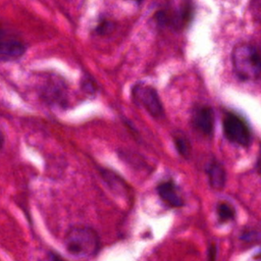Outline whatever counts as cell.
Listing matches in <instances>:
<instances>
[{"instance_id": "cell-1", "label": "cell", "mask_w": 261, "mask_h": 261, "mask_svg": "<svg viewBox=\"0 0 261 261\" xmlns=\"http://www.w3.org/2000/svg\"><path fill=\"white\" fill-rule=\"evenodd\" d=\"M64 246L66 251L74 257H93L99 252L100 238L91 226L73 225L65 233Z\"/></svg>"}, {"instance_id": "cell-2", "label": "cell", "mask_w": 261, "mask_h": 261, "mask_svg": "<svg viewBox=\"0 0 261 261\" xmlns=\"http://www.w3.org/2000/svg\"><path fill=\"white\" fill-rule=\"evenodd\" d=\"M236 75L242 81H258L260 77V54L258 49L248 43L237 45L231 53Z\"/></svg>"}, {"instance_id": "cell-3", "label": "cell", "mask_w": 261, "mask_h": 261, "mask_svg": "<svg viewBox=\"0 0 261 261\" xmlns=\"http://www.w3.org/2000/svg\"><path fill=\"white\" fill-rule=\"evenodd\" d=\"M225 139L237 146L247 148L252 144L253 133L247 121L234 112H226L222 119Z\"/></svg>"}, {"instance_id": "cell-4", "label": "cell", "mask_w": 261, "mask_h": 261, "mask_svg": "<svg viewBox=\"0 0 261 261\" xmlns=\"http://www.w3.org/2000/svg\"><path fill=\"white\" fill-rule=\"evenodd\" d=\"M132 99L139 106L144 108L152 117L160 119L164 116L163 104L157 91L146 84L138 83L132 89Z\"/></svg>"}, {"instance_id": "cell-5", "label": "cell", "mask_w": 261, "mask_h": 261, "mask_svg": "<svg viewBox=\"0 0 261 261\" xmlns=\"http://www.w3.org/2000/svg\"><path fill=\"white\" fill-rule=\"evenodd\" d=\"M214 112L210 106L198 105L193 109L191 123L198 134L211 138L214 132Z\"/></svg>"}, {"instance_id": "cell-6", "label": "cell", "mask_w": 261, "mask_h": 261, "mask_svg": "<svg viewBox=\"0 0 261 261\" xmlns=\"http://www.w3.org/2000/svg\"><path fill=\"white\" fill-rule=\"evenodd\" d=\"M156 192L159 198L171 208H179L185 205V200L179 187L172 178L160 181L156 187Z\"/></svg>"}, {"instance_id": "cell-7", "label": "cell", "mask_w": 261, "mask_h": 261, "mask_svg": "<svg viewBox=\"0 0 261 261\" xmlns=\"http://www.w3.org/2000/svg\"><path fill=\"white\" fill-rule=\"evenodd\" d=\"M206 174L210 187L213 190L220 191L224 188L226 184V170L224 166L218 161H211L206 168Z\"/></svg>"}, {"instance_id": "cell-8", "label": "cell", "mask_w": 261, "mask_h": 261, "mask_svg": "<svg viewBox=\"0 0 261 261\" xmlns=\"http://www.w3.org/2000/svg\"><path fill=\"white\" fill-rule=\"evenodd\" d=\"M25 47L18 41L0 40V61H10L19 58Z\"/></svg>"}, {"instance_id": "cell-9", "label": "cell", "mask_w": 261, "mask_h": 261, "mask_svg": "<svg viewBox=\"0 0 261 261\" xmlns=\"http://www.w3.org/2000/svg\"><path fill=\"white\" fill-rule=\"evenodd\" d=\"M216 214L220 222L231 221L236 218V209L228 202L222 201L216 205Z\"/></svg>"}, {"instance_id": "cell-10", "label": "cell", "mask_w": 261, "mask_h": 261, "mask_svg": "<svg viewBox=\"0 0 261 261\" xmlns=\"http://www.w3.org/2000/svg\"><path fill=\"white\" fill-rule=\"evenodd\" d=\"M173 143H174V147L177 151V153L184 157V158H188L191 154V144L190 141L188 139V137L182 134V133H178L175 134L173 136Z\"/></svg>"}, {"instance_id": "cell-11", "label": "cell", "mask_w": 261, "mask_h": 261, "mask_svg": "<svg viewBox=\"0 0 261 261\" xmlns=\"http://www.w3.org/2000/svg\"><path fill=\"white\" fill-rule=\"evenodd\" d=\"M241 240L248 243H258L259 232L254 228H246L241 233Z\"/></svg>"}, {"instance_id": "cell-12", "label": "cell", "mask_w": 261, "mask_h": 261, "mask_svg": "<svg viewBox=\"0 0 261 261\" xmlns=\"http://www.w3.org/2000/svg\"><path fill=\"white\" fill-rule=\"evenodd\" d=\"M41 261H65V260H63L59 255L53 252H49Z\"/></svg>"}, {"instance_id": "cell-13", "label": "cell", "mask_w": 261, "mask_h": 261, "mask_svg": "<svg viewBox=\"0 0 261 261\" xmlns=\"http://www.w3.org/2000/svg\"><path fill=\"white\" fill-rule=\"evenodd\" d=\"M209 254H208V261H214L215 260V256H216V247L214 245H212L209 248Z\"/></svg>"}, {"instance_id": "cell-14", "label": "cell", "mask_w": 261, "mask_h": 261, "mask_svg": "<svg viewBox=\"0 0 261 261\" xmlns=\"http://www.w3.org/2000/svg\"><path fill=\"white\" fill-rule=\"evenodd\" d=\"M2 144H3V137H2V135H1V133H0V148H1Z\"/></svg>"}, {"instance_id": "cell-15", "label": "cell", "mask_w": 261, "mask_h": 261, "mask_svg": "<svg viewBox=\"0 0 261 261\" xmlns=\"http://www.w3.org/2000/svg\"><path fill=\"white\" fill-rule=\"evenodd\" d=\"M133 1H135V2H137V3H141L143 0H133Z\"/></svg>"}, {"instance_id": "cell-16", "label": "cell", "mask_w": 261, "mask_h": 261, "mask_svg": "<svg viewBox=\"0 0 261 261\" xmlns=\"http://www.w3.org/2000/svg\"><path fill=\"white\" fill-rule=\"evenodd\" d=\"M0 36H1V34H0Z\"/></svg>"}]
</instances>
